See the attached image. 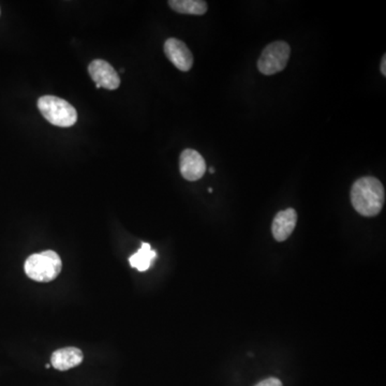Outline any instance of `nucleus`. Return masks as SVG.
Returning <instances> with one entry per match:
<instances>
[{
  "label": "nucleus",
  "instance_id": "9d476101",
  "mask_svg": "<svg viewBox=\"0 0 386 386\" xmlns=\"http://www.w3.org/2000/svg\"><path fill=\"white\" fill-rule=\"evenodd\" d=\"M156 258H157V253L152 249L149 244L143 243L137 253L129 258L130 265L137 268L139 272H146L149 269Z\"/></svg>",
  "mask_w": 386,
  "mask_h": 386
},
{
  "label": "nucleus",
  "instance_id": "f257e3e1",
  "mask_svg": "<svg viewBox=\"0 0 386 386\" xmlns=\"http://www.w3.org/2000/svg\"><path fill=\"white\" fill-rule=\"evenodd\" d=\"M351 202L361 216H377L385 202L383 185L373 176L359 178L351 189Z\"/></svg>",
  "mask_w": 386,
  "mask_h": 386
},
{
  "label": "nucleus",
  "instance_id": "423d86ee",
  "mask_svg": "<svg viewBox=\"0 0 386 386\" xmlns=\"http://www.w3.org/2000/svg\"><path fill=\"white\" fill-rule=\"evenodd\" d=\"M180 170L185 180L196 182L204 176L206 162L202 154L197 150L185 149L180 154Z\"/></svg>",
  "mask_w": 386,
  "mask_h": 386
},
{
  "label": "nucleus",
  "instance_id": "0eeeda50",
  "mask_svg": "<svg viewBox=\"0 0 386 386\" xmlns=\"http://www.w3.org/2000/svg\"><path fill=\"white\" fill-rule=\"evenodd\" d=\"M164 53L168 60L172 62L178 70L187 71L192 68L193 55L188 46L176 38H170L164 44Z\"/></svg>",
  "mask_w": 386,
  "mask_h": 386
},
{
  "label": "nucleus",
  "instance_id": "f8f14e48",
  "mask_svg": "<svg viewBox=\"0 0 386 386\" xmlns=\"http://www.w3.org/2000/svg\"><path fill=\"white\" fill-rule=\"evenodd\" d=\"M255 386H282V383L277 378H268V379L263 380Z\"/></svg>",
  "mask_w": 386,
  "mask_h": 386
},
{
  "label": "nucleus",
  "instance_id": "7ed1b4c3",
  "mask_svg": "<svg viewBox=\"0 0 386 386\" xmlns=\"http://www.w3.org/2000/svg\"><path fill=\"white\" fill-rule=\"evenodd\" d=\"M38 107L44 119L57 127H72L76 123V109L64 99L55 95H44L39 99Z\"/></svg>",
  "mask_w": 386,
  "mask_h": 386
},
{
  "label": "nucleus",
  "instance_id": "9b49d317",
  "mask_svg": "<svg viewBox=\"0 0 386 386\" xmlns=\"http://www.w3.org/2000/svg\"><path fill=\"white\" fill-rule=\"evenodd\" d=\"M168 5L178 13L203 15L207 11V3L203 0H170Z\"/></svg>",
  "mask_w": 386,
  "mask_h": 386
},
{
  "label": "nucleus",
  "instance_id": "f03ea898",
  "mask_svg": "<svg viewBox=\"0 0 386 386\" xmlns=\"http://www.w3.org/2000/svg\"><path fill=\"white\" fill-rule=\"evenodd\" d=\"M60 255L52 250L30 255L25 262V273L30 279L38 282H50L62 272Z\"/></svg>",
  "mask_w": 386,
  "mask_h": 386
},
{
  "label": "nucleus",
  "instance_id": "39448f33",
  "mask_svg": "<svg viewBox=\"0 0 386 386\" xmlns=\"http://www.w3.org/2000/svg\"><path fill=\"white\" fill-rule=\"evenodd\" d=\"M89 75L95 83L97 88H105L109 91L117 89L121 85V79L115 69L102 60H95L88 67Z\"/></svg>",
  "mask_w": 386,
  "mask_h": 386
},
{
  "label": "nucleus",
  "instance_id": "1a4fd4ad",
  "mask_svg": "<svg viewBox=\"0 0 386 386\" xmlns=\"http://www.w3.org/2000/svg\"><path fill=\"white\" fill-rule=\"evenodd\" d=\"M83 353L76 347H64L53 353L52 366L57 371H66L74 368L83 361Z\"/></svg>",
  "mask_w": 386,
  "mask_h": 386
},
{
  "label": "nucleus",
  "instance_id": "2eb2a0df",
  "mask_svg": "<svg viewBox=\"0 0 386 386\" xmlns=\"http://www.w3.org/2000/svg\"><path fill=\"white\" fill-rule=\"evenodd\" d=\"M208 192H213V188H208Z\"/></svg>",
  "mask_w": 386,
  "mask_h": 386
},
{
  "label": "nucleus",
  "instance_id": "20e7f679",
  "mask_svg": "<svg viewBox=\"0 0 386 386\" xmlns=\"http://www.w3.org/2000/svg\"><path fill=\"white\" fill-rule=\"evenodd\" d=\"M290 54L291 48L286 42L276 41L268 44L258 60V69L264 75L281 72L288 65Z\"/></svg>",
  "mask_w": 386,
  "mask_h": 386
},
{
  "label": "nucleus",
  "instance_id": "6e6552de",
  "mask_svg": "<svg viewBox=\"0 0 386 386\" xmlns=\"http://www.w3.org/2000/svg\"><path fill=\"white\" fill-rule=\"evenodd\" d=\"M298 223V214L295 209L288 208L281 211L274 218L272 232L276 241H284L291 237Z\"/></svg>",
  "mask_w": 386,
  "mask_h": 386
},
{
  "label": "nucleus",
  "instance_id": "4468645a",
  "mask_svg": "<svg viewBox=\"0 0 386 386\" xmlns=\"http://www.w3.org/2000/svg\"><path fill=\"white\" fill-rule=\"evenodd\" d=\"M209 172H211V174H214V173H215V168H213V166H211V168H209Z\"/></svg>",
  "mask_w": 386,
  "mask_h": 386
},
{
  "label": "nucleus",
  "instance_id": "ddd939ff",
  "mask_svg": "<svg viewBox=\"0 0 386 386\" xmlns=\"http://www.w3.org/2000/svg\"><path fill=\"white\" fill-rule=\"evenodd\" d=\"M381 72L383 76H386V55H384L381 62Z\"/></svg>",
  "mask_w": 386,
  "mask_h": 386
}]
</instances>
